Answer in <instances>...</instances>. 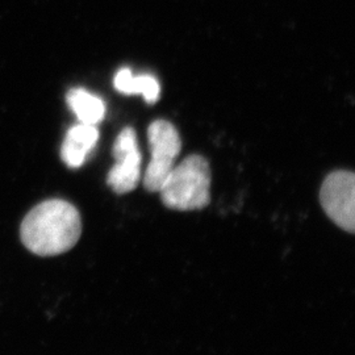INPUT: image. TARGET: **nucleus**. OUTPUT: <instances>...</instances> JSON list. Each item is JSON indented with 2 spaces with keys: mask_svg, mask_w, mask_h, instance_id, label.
Masks as SVG:
<instances>
[{
  "mask_svg": "<svg viewBox=\"0 0 355 355\" xmlns=\"http://www.w3.org/2000/svg\"><path fill=\"white\" fill-rule=\"evenodd\" d=\"M148 139L152 158L145 171L144 186L149 192H158L175 166L182 140L177 128L166 120L153 121L148 129Z\"/></svg>",
  "mask_w": 355,
  "mask_h": 355,
  "instance_id": "3",
  "label": "nucleus"
},
{
  "mask_svg": "<svg viewBox=\"0 0 355 355\" xmlns=\"http://www.w3.org/2000/svg\"><path fill=\"white\" fill-rule=\"evenodd\" d=\"M99 140V130L96 125L78 124L71 128L64 137L61 157L66 165L70 168H78L83 165L94 150Z\"/></svg>",
  "mask_w": 355,
  "mask_h": 355,
  "instance_id": "6",
  "label": "nucleus"
},
{
  "mask_svg": "<svg viewBox=\"0 0 355 355\" xmlns=\"http://www.w3.org/2000/svg\"><path fill=\"white\" fill-rule=\"evenodd\" d=\"M320 202L330 220L340 228L355 232V177L352 171H334L322 183Z\"/></svg>",
  "mask_w": 355,
  "mask_h": 355,
  "instance_id": "4",
  "label": "nucleus"
},
{
  "mask_svg": "<svg viewBox=\"0 0 355 355\" xmlns=\"http://www.w3.org/2000/svg\"><path fill=\"white\" fill-rule=\"evenodd\" d=\"M211 168L208 161L198 154L183 159L166 177L161 199L174 211L203 209L211 202Z\"/></svg>",
  "mask_w": 355,
  "mask_h": 355,
  "instance_id": "2",
  "label": "nucleus"
},
{
  "mask_svg": "<svg viewBox=\"0 0 355 355\" xmlns=\"http://www.w3.org/2000/svg\"><path fill=\"white\" fill-rule=\"evenodd\" d=\"M66 101L80 123L96 125L105 114V105L101 98L83 89L69 91Z\"/></svg>",
  "mask_w": 355,
  "mask_h": 355,
  "instance_id": "8",
  "label": "nucleus"
},
{
  "mask_svg": "<svg viewBox=\"0 0 355 355\" xmlns=\"http://www.w3.org/2000/svg\"><path fill=\"white\" fill-rule=\"evenodd\" d=\"M116 164L107 175V184L117 195H124L135 190L141 179V155L136 130L124 128L114 144Z\"/></svg>",
  "mask_w": 355,
  "mask_h": 355,
  "instance_id": "5",
  "label": "nucleus"
},
{
  "mask_svg": "<svg viewBox=\"0 0 355 355\" xmlns=\"http://www.w3.org/2000/svg\"><path fill=\"white\" fill-rule=\"evenodd\" d=\"M82 234L80 214L62 199H51L37 204L26 214L20 239L31 253L54 257L71 250Z\"/></svg>",
  "mask_w": 355,
  "mask_h": 355,
  "instance_id": "1",
  "label": "nucleus"
},
{
  "mask_svg": "<svg viewBox=\"0 0 355 355\" xmlns=\"http://www.w3.org/2000/svg\"><path fill=\"white\" fill-rule=\"evenodd\" d=\"M114 85L116 89L124 95H142L149 104L157 102L161 94V87L155 76L149 74L133 76L129 69H121L116 74Z\"/></svg>",
  "mask_w": 355,
  "mask_h": 355,
  "instance_id": "7",
  "label": "nucleus"
}]
</instances>
